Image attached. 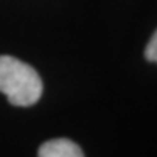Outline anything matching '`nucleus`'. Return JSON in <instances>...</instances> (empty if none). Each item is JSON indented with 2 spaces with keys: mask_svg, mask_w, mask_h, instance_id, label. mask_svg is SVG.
Returning <instances> with one entry per match:
<instances>
[{
  "mask_svg": "<svg viewBox=\"0 0 157 157\" xmlns=\"http://www.w3.org/2000/svg\"><path fill=\"white\" fill-rule=\"evenodd\" d=\"M0 92L13 106H32L42 95V82L29 64L10 56H0Z\"/></svg>",
  "mask_w": 157,
  "mask_h": 157,
  "instance_id": "obj_1",
  "label": "nucleus"
},
{
  "mask_svg": "<svg viewBox=\"0 0 157 157\" xmlns=\"http://www.w3.org/2000/svg\"><path fill=\"white\" fill-rule=\"evenodd\" d=\"M38 157H84L82 148L67 138H56L39 147Z\"/></svg>",
  "mask_w": 157,
  "mask_h": 157,
  "instance_id": "obj_2",
  "label": "nucleus"
},
{
  "mask_svg": "<svg viewBox=\"0 0 157 157\" xmlns=\"http://www.w3.org/2000/svg\"><path fill=\"white\" fill-rule=\"evenodd\" d=\"M144 56H146V58L148 61L157 63V29H156V32L153 34L151 39L148 41V44H147Z\"/></svg>",
  "mask_w": 157,
  "mask_h": 157,
  "instance_id": "obj_3",
  "label": "nucleus"
}]
</instances>
